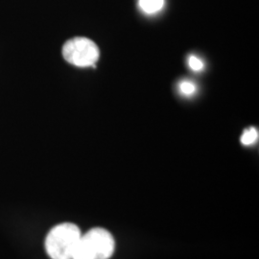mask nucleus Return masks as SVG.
Here are the masks:
<instances>
[{
  "label": "nucleus",
  "instance_id": "obj_6",
  "mask_svg": "<svg viewBox=\"0 0 259 259\" xmlns=\"http://www.w3.org/2000/svg\"><path fill=\"white\" fill-rule=\"evenodd\" d=\"M179 91L181 94H183L185 96H192L196 93L197 85H196V83L191 81L184 80L179 83Z\"/></svg>",
  "mask_w": 259,
  "mask_h": 259
},
{
  "label": "nucleus",
  "instance_id": "obj_2",
  "mask_svg": "<svg viewBox=\"0 0 259 259\" xmlns=\"http://www.w3.org/2000/svg\"><path fill=\"white\" fill-rule=\"evenodd\" d=\"M114 249L115 241L111 232L95 228L81 235L73 259H109Z\"/></svg>",
  "mask_w": 259,
  "mask_h": 259
},
{
  "label": "nucleus",
  "instance_id": "obj_1",
  "mask_svg": "<svg viewBox=\"0 0 259 259\" xmlns=\"http://www.w3.org/2000/svg\"><path fill=\"white\" fill-rule=\"evenodd\" d=\"M82 233L72 223L54 227L47 234L46 250L51 259H73Z\"/></svg>",
  "mask_w": 259,
  "mask_h": 259
},
{
  "label": "nucleus",
  "instance_id": "obj_7",
  "mask_svg": "<svg viewBox=\"0 0 259 259\" xmlns=\"http://www.w3.org/2000/svg\"><path fill=\"white\" fill-rule=\"evenodd\" d=\"M187 64H188V66L190 67V69L193 70L195 72H200V71L204 70V62H203V60H201L197 56H189L188 60H187Z\"/></svg>",
  "mask_w": 259,
  "mask_h": 259
},
{
  "label": "nucleus",
  "instance_id": "obj_4",
  "mask_svg": "<svg viewBox=\"0 0 259 259\" xmlns=\"http://www.w3.org/2000/svg\"><path fill=\"white\" fill-rule=\"evenodd\" d=\"M165 6V0H139V8L147 16H154L161 12Z\"/></svg>",
  "mask_w": 259,
  "mask_h": 259
},
{
  "label": "nucleus",
  "instance_id": "obj_3",
  "mask_svg": "<svg viewBox=\"0 0 259 259\" xmlns=\"http://www.w3.org/2000/svg\"><path fill=\"white\" fill-rule=\"evenodd\" d=\"M63 56L70 65L95 68L100 51L96 44L88 37H77L67 40L63 47Z\"/></svg>",
  "mask_w": 259,
  "mask_h": 259
},
{
  "label": "nucleus",
  "instance_id": "obj_5",
  "mask_svg": "<svg viewBox=\"0 0 259 259\" xmlns=\"http://www.w3.org/2000/svg\"><path fill=\"white\" fill-rule=\"evenodd\" d=\"M258 130L254 127H250L249 129H246L241 137V143L245 146H250L254 144L258 140Z\"/></svg>",
  "mask_w": 259,
  "mask_h": 259
}]
</instances>
